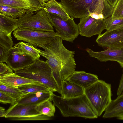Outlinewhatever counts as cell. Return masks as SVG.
Instances as JSON below:
<instances>
[{
	"mask_svg": "<svg viewBox=\"0 0 123 123\" xmlns=\"http://www.w3.org/2000/svg\"><path fill=\"white\" fill-rule=\"evenodd\" d=\"M51 98L37 106L36 108L40 114L49 117L53 116L55 111V105Z\"/></svg>",
	"mask_w": 123,
	"mask_h": 123,
	"instance_id": "obj_23",
	"label": "cell"
},
{
	"mask_svg": "<svg viewBox=\"0 0 123 123\" xmlns=\"http://www.w3.org/2000/svg\"><path fill=\"white\" fill-rule=\"evenodd\" d=\"M0 91L3 92L18 100L24 95L18 87L8 86L0 82Z\"/></svg>",
	"mask_w": 123,
	"mask_h": 123,
	"instance_id": "obj_25",
	"label": "cell"
},
{
	"mask_svg": "<svg viewBox=\"0 0 123 123\" xmlns=\"http://www.w3.org/2000/svg\"><path fill=\"white\" fill-rule=\"evenodd\" d=\"M86 50L90 56L101 62L113 61L117 62L123 68V48L116 49L108 48L99 52H95L87 48Z\"/></svg>",
	"mask_w": 123,
	"mask_h": 123,
	"instance_id": "obj_12",
	"label": "cell"
},
{
	"mask_svg": "<svg viewBox=\"0 0 123 123\" xmlns=\"http://www.w3.org/2000/svg\"><path fill=\"white\" fill-rule=\"evenodd\" d=\"M46 13L58 36L63 40L73 43L79 34L78 25L74 21V18H71L65 20L55 14Z\"/></svg>",
	"mask_w": 123,
	"mask_h": 123,
	"instance_id": "obj_8",
	"label": "cell"
},
{
	"mask_svg": "<svg viewBox=\"0 0 123 123\" xmlns=\"http://www.w3.org/2000/svg\"><path fill=\"white\" fill-rule=\"evenodd\" d=\"M51 99L64 117H80L86 119L97 118L85 94L76 98H67L55 95Z\"/></svg>",
	"mask_w": 123,
	"mask_h": 123,
	"instance_id": "obj_2",
	"label": "cell"
},
{
	"mask_svg": "<svg viewBox=\"0 0 123 123\" xmlns=\"http://www.w3.org/2000/svg\"><path fill=\"white\" fill-rule=\"evenodd\" d=\"M17 101L14 98L3 92L0 91V102L1 103L11 104Z\"/></svg>",
	"mask_w": 123,
	"mask_h": 123,
	"instance_id": "obj_30",
	"label": "cell"
},
{
	"mask_svg": "<svg viewBox=\"0 0 123 123\" xmlns=\"http://www.w3.org/2000/svg\"><path fill=\"white\" fill-rule=\"evenodd\" d=\"M51 91L30 93L24 95L17 101L18 104L37 105L51 98Z\"/></svg>",
	"mask_w": 123,
	"mask_h": 123,
	"instance_id": "obj_15",
	"label": "cell"
},
{
	"mask_svg": "<svg viewBox=\"0 0 123 123\" xmlns=\"http://www.w3.org/2000/svg\"><path fill=\"white\" fill-rule=\"evenodd\" d=\"M84 94V88L83 87L68 80L63 82L61 94L63 98H76Z\"/></svg>",
	"mask_w": 123,
	"mask_h": 123,
	"instance_id": "obj_18",
	"label": "cell"
},
{
	"mask_svg": "<svg viewBox=\"0 0 123 123\" xmlns=\"http://www.w3.org/2000/svg\"><path fill=\"white\" fill-rule=\"evenodd\" d=\"M16 74L44 84L53 92H59L52 69L46 61L39 59L25 68L14 71Z\"/></svg>",
	"mask_w": 123,
	"mask_h": 123,
	"instance_id": "obj_3",
	"label": "cell"
},
{
	"mask_svg": "<svg viewBox=\"0 0 123 123\" xmlns=\"http://www.w3.org/2000/svg\"><path fill=\"white\" fill-rule=\"evenodd\" d=\"M78 25L79 34L89 38L101 34L105 29L104 19H96L89 15L80 19Z\"/></svg>",
	"mask_w": 123,
	"mask_h": 123,
	"instance_id": "obj_10",
	"label": "cell"
},
{
	"mask_svg": "<svg viewBox=\"0 0 123 123\" xmlns=\"http://www.w3.org/2000/svg\"><path fill=\"white\" fill-rule=\"evenodd\" d=\"M99 80L96 75L86 73L84 71H75L66 80L75 83L85 88Z\"/></svg>",
	"mask_w": 123,
	"mask_h": 123,
	"instance_id": "obj_16",
	"label": "cell"
},
{
	"mask_svg": "<svg viewBox=\"0 0 123 123\" xmlns=\"http://www.w3.org/2000/svg\"><path fill=\"white\" fill-rule=\"evenodd\" d=\"M89 15L92 18L96 19H105L104 17L102 14H98L92 13L90 14Z\"/></svg>",
	"mask_w": 123,
	"mask_h": 123,
	"instance_id": "obj_34",
	"label": "cell"
},
{
	"mask_svg": "<svg viewBox=\"0 0 123 123\" xmlns=\"http://www.w3.org/2000/svg\"><path fill=\"white\" fill-rule=\"evenodd\" d=\"M55 0L56 1V0H44V1H45V2L46 3V2H47V1H50V0Z\"/></svg>",
	"mask_w": 123,
	"mask_h": 123,
	"instance_id": "obj_39",
	"label": "cell"
},
{
	"mask_svg": "<svg viewBox=\"0 0 123 123\" xmlns=\"http://www.w3.org/2000/svg\"><path fill=\"white\" fill-rule=\"evenodd\" d=\"M61 3L71 18L81 19L92 13L103 14L105 19L108 8L104 0H61Z\"/></svg>",
	"mask_w": 123,
	"mask_h": 123,
	"instance_id": "obj_4",
	"label": "cell"
},
{
	"mask_svg": "<svg viewBox=\"0 0 123 123\" xmlns=\"http://www.w3.org/2000/svg\"><path fill=\"white\" fill-rule=\"evenodd\" d=\"M9 55L8 50L0 45V63H6Z\"/></svg>",
	"mask_w": 123,
	"mask_h": 123,
	"instance_id": "obj_31",
	"label": "cell"
},
{
	"mask_svg": "<svg viewBox=\"0 0 123 123\" xmlns=\"http://www.w3.org/2000/svg\"><path fill=\"white\" fill-rule=\"evenodd\" d=\"M117 93V96L123 93V74L122 75L120 80Z\"/></svg>",
	"mask_w": 123,
	"mask_h": 123,
	"instance_id": "obj_33",
	"label": "cell"
},
{
	"mask_svg": "<svg viewBox=\"0 0 123 123\" xmlns=\"http://www.w3.org/2000/svg\"><path fill=\"white\" fill-rule=\"evenodd\" d=\"M40 2L44 7V6L45 4L46 3L45 2L44 0H38Z\"/></svg>",
	"mask_w": 123,
	"mask_h": 123,
	"instance_id": "obj_37",
	"label": "cell"
},
{
	"mask_svg": "<svg viewBox=\"0 0 123 123\" xmlns=\"http://www.w3.org/2000/svg\"><path fill=\"white\" fill-rule=\"evenodd\" d=\"M43 9L47 12L55 14L66 20L71 18L65 10L61 3L55 0L46 2Z\"/></svg>",
	"mask_w": 123,
	"mask_h": 123,
	"instance_id": "obj_19",
	"label": "cell"
},
{
	"mask_svg": "<svg viewBox=\"0 0 123 123\" xmlns=\"http://www.w3.org/2000/svg\"><path fill=\"white\" fill-rule=\"evenodd\" d=\"M0 5L23 9L29 13L44 8L38 0H0Z\"/></svg>",
	"mask_w": 123,
	"mask_h": 123,
	"instance_id": "obj_14",
	"label": "cell"
},
{
	"mask_svg": "<svg viewBox=\"0 0 123 123\" xmlns=\"http://www.w3.org/2000/svg\"><path fill=\"white\" fill-rule=\"evenodd\" d=\"M96 41L99 46L108 49L123 48V27L99 35Z\"/></svg>",
	"mask_w": 123,
	"mask_h": 123,
	"instance_id": "obj_9",
	"label": "cell"
},
{
	"mask_svg": "<svg viewBox=\"0 0 123 123\" xmlns=\"http://www.w3.org/2000/svg\"><path fill=\"white\" fill-rule=\"evenodd\" d=\"M49 117L42 114L27 117H13L9 118L13 121L45 120H49Z\"/></svg>",
	"mask_w": 123,
	"mask_h": 123,
	"instance_id": "obj_29",
	"label": "cell"
},
{
	"mask_svg": "<svg viewBox=\"0 0 123 123\" xmlns=\"http://www.w3.org/2000/svg\"><path fill=\"white\" fill-rule=\"evenodd\" d=\"M6 112V110L2 107H0V117H5Z\"/></svg>",
	"mask_w": 123,
	"mask_h": 123,
	"instance_id": "obj_35",
	"label": "cell"
},
{
	"mask_svg": "<svg viewBox=\"0 0 123 123\" xmlns=\"http://www.w3.org/2000/svg\"><path fill=\"white\" fill-rule=\"evenodd\" d=\"M17 40L26 42L35 48H41L51 42L58 35L54 32L40 31L28 28L18 27L13 34Z\"/></svg>",
	"mask_w": 123,
	"mask_h": 123,
	"instance_id": "obj_6",
	"label": "cell"
},
{
	"mask_svg": "<svg viewBox=\"0 0 123 123\" xmlns=\"http://www.w3.org/2000/svg\"><path fill=\"white\" fill-rule=\"evenodd\" d=\"M111 17L113 18H123V0H117L115 2Z\"/></svg>",
	"mask_w": 123,
	"mask_h": 123,
	"instance_id": "obj_27",
	"label": "cell"
},
{
	"mask_svg": "<svg viewBox=\"0 0 123 123\" xmlns=\"http://www.w3.org/2000/svg\"><path fill=\"white\" fill-rule=\"evenodd\" d=\"M62 40L57 36L50 43L41 46L44 50L37 48L40 55L47 59L46 61L52 69L60 92L63 82L72 74L76 67L75 52L66 48Z\"/></svg>",
	"mask_w": 123,
	"mask_h": 123,
	"instance_id": "obj_1",
	"label": "cell"
},
{
	"mask_svg": "<svg viewBox=\"0 0 123 123\" xmlns=\"http://www.w3.org/2000/svg\"><path fill=\"white\" fill-rule=\"evenodd\" d=\"M18 87L24 95L30 93L51 91L48 87L41 83L29 84L21 86Z\"/></svg>",
	"mask_w": 123,
	"mask_h": 123,
	"instance_id": "obj_24",
	"label": "cell"
},
{
	"mask_svg": "<svg viewBox=\"0 0 123 123\" xmlns=\"http://www.w3.org/2000/svg\"><path fill=\"white\" fill-rule=\"evenodd\" d=\"M18 28H28L49 32H54L46 12L44 9L26 13L18 19Z\"/></svg>",
	"mask_w": 123,
	"mask_h": 123,
	"instance_id": "obj_7",
	"label": "cell"
},
{
	"mask_svg": "<svg viewBox=\"0 0 123 123\" xmlns=\"http://www.w3.org/2000/svg\"><path fill=\"white\" fill-rule=\"evenodd\" d=\"M111 86L102 80L84 88V94L96 114L100 116L112 100Z\"/></svg>",
	"mask_w": 123,
	"mask_h": 123,
	"instance_id": "obj_5",
	"label": "cell"
},
{
	"mask_svg": "<svg viewBox=\"0 0 123 123\" xmlns=\"http://www.w3.org/2000/svg\"><path fill=\"white\" fill-rule=\"evenodd\" d=\"M29 12L22 9L0 5V13L12 18L16 19L22 16L26 13Z\"/></svg>",
	"mask_w": 123,
	"mask_h": 123,
	"instance_id": "obj_21",
	"label": "cell"
},
{
	"mask_svg": "<svg viewBox=\"0 0 123 123\" xmlns=\"http://www.w3.org/2000/svg\"><path fill=\"white\" fill-rule=\"evenodd\" d=\"M112 7L114 4L117 0H105Z\"/></svg>",
	"mask_w": 123,
	"mask_h": 123,
	"instance_id": "obj_36",
	"label": "cell"
},
{
	"mask_svg": "<svg viewBox=\"0 0 123 123\" xmlns=\"http://www.w3.org/2000/svg\"><path fill=\"white\" fill-rule=\"evenodd\" d=\"M18 28V19L0 13V31L10 34Z\"/></svg>",
	"mask_w": 123,
	"mask_h": 123,
	"instance_id": "obj_20",
	"label": "cell"
},
{
	"mask_svg": "<svg viewBox=\"0 0 123 123\" xmlns=\"http://www.w3.org/2000/svg\"><path fill=\"white\" fill-rule=\"evenodd\" d=\"M13 71L7 64L0 63V76L12 73Z\"/></svg>",
	"mask_w": 123,
	"mask_h": 123,
	"instance_id": "obj_32",
	"label": "cell"
},
{
	"mask_svg": "<svg viewBox=\"0 0 123 123\" xmlns=\"http://www.w3.org/2000/svg\"><path fill=\"white\" fill-rule=\"evenodd\" d=\"M0 82L7 85L15 87L29 84L40 83L19 76L14 73L0 76Z\"/></svg>",
	"mask_w": 123,
	"mask_h": 123,
	"instance_id": "obj_17",
	"label": "cell"
},
{
	"mask_svg": "<svg viewBox=\"0 0 123 123\" xmlns=\"http://www.w3.org/2000/svg\"><path fill=\"white\" fill-rule=\"evenodd\" d=\"M11 34L0 31V45L8 50L14 45Z\"/></svg>",
	"mask_w": 123,
	"mask_h": 123,
	"instance_id": "obj_28",
	"label": "cell"
},
{
	"mask_svg": "<svg viewBox=\"0 0 123 123\" xmlns=\"http://www.w3.org/2000/svg\"><path fill=\"white\" fill-rule=\"evenodd\" d=\"M104 21L106 31L123 27V18H113L110 16L105 19Z\"/></svg>",
	"mask_w": 123,
	"mask_h": 123,
	"instance_id": "obj_26",
	"label": "cell"
},
{
	"mask_svg": "<svg viewBox=\"0 0 123 123\" xmlns=\"http://www.w3.org/2000/svg\"><path fill=\"white\" fill-rule=\"evenodd\" d=\"M117 119L119 120H123V117L117 118Z\"/></svg>",
	"mask_w": 123,
	"mask_h": 123,
	"instance_id": "obj_38",
	"label": "cell"
},
{
	"mask_svg": "<svg viewBox=\"0 0 123 123\" xmlns=\"http://www.w3.org/2000/svg\"><path fill=\"white\" fill-rule=\"evenodd\" d=\"M8 51L9 55L6 63L14 71L25 68L35 60L15 45Z\"/></svg>",
	"mask_w": 123,
	"mask_h": 123,
	"instance_id": "obj_11",
	"label": "cell"
},
{
	"mask_svg": "<svg viewBox=\"0 0 123 123\" xmlns=\"http://www.w3.org/2000/svg\"><path fill=\"white\" fill-rule=\"evenodd\" d=\"M14 45L35 59H39L40 57L39 51L37 47L30 43L21 41L15 44Z\"/></svg>",
	"mask_w": 123,
	"mask_h": 123,
	"instance_id": "obj_22",
	"label": "cell"
},
{
	"mask_svg": "<svg viewBox=\"0 0 123 123\" xmlns=\"http://www.w3.org/2000/svg\"><path fill=\"white\" fill-rule=\"evenodd\" d=\"M37 106L18 104L16 101L11 104L6 110L5 117H25L41 115L37 109Z\"/></svg>",
	"mask_w": 123,
	"mask_h": 123,
	"instance_id": "obj_13",
	"label": "cell"
}]
</instances>
